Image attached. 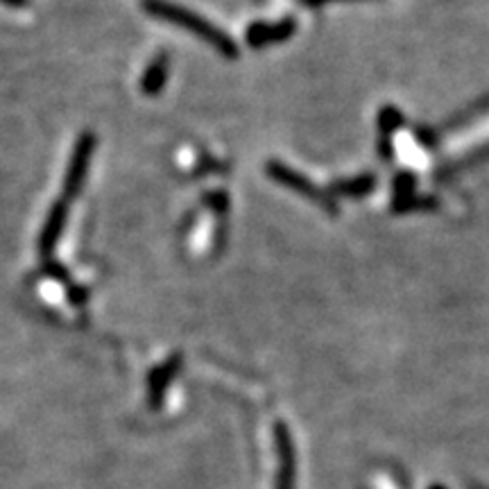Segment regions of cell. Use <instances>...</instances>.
Segmentation results:
<instances>
[{
    "label": "cell",
    "instance_id": "4",
    "mask_svg": "<svg viewBox=\"0 0 489 489\" xmlns=\"http://www.w3.org/2000/svg\"><path fill=\"white\" fill-rule=\"evenodd\" d=\"M63 223H66V204H57V207L50 211V218L46 223L44 233H41V252L50 254L55 249L59 240V233H62Z\"/></svg>",
    "mask_w": 489,
    "mask_h": 489
},
{
    "label": "cell",
    "instance_id": "8",
    "mask_svg": "<svg viewBox=\"0 0 489 489\" xmlns=\"http://www.w3.org/2000/svg\"><path fill=\"white\" fill-rule=\"evenodd\" d=\"M3 5L7 7H14V10H21V7H28L30 0H0Z\"/></svg>",
    "mask_w": 489,
    "mask_h": 489
},
{
    "label": "cell",
    "instance_id": "1",
    "mask_svg": "<svg viewBox=\"0 0 489 489\" xmlns=\"http://www.w3.org/2000/svg\"><path fill=\"white\" fill-rule=\"evenodd\" d=\"M141 5L148 14L156 16V19L161 21H168V23L173 25H180V28L198 34L199 39H204L207 44L218 48L224 57H236L238 50L227 34H224L223 30L215 28V25L208 23V21L202 19L199 14H195V12L186 10V7L181 5H174V3H170V0H143Z\"/></svg>",
    "mask_w": 489,
    "mask_h": 489
},
{
    "label": "cell",
    "instance_id": "3",
    "mask_svg": "<svg viewBox=\"0 0 489 489\" xmlns=\"http://www.w3.org/2000/svg\"><path fill=\"white\" fill-rule=\"evenodd\" d=\"M295 30V21H283V23L276 25H266V23H257L248 30V41L252 46H266L272 44V41H282L288 39Z\"/></svg>",
    "mask_w": 489,
    "mask_h": 489
},
{
    "label": "cell",
    "instance_id": "2",
    "mask_svg": "<svg viewBox=\"0 0 489 489\" xmlns=\"http://www.w3.org/2000/svg\"><path fill=\"white\" fill-rule=\"evenodd\" d=\"M93 155V136H84L82 141L75 148V155L71 159V165H68L66 173V184H63V199H71L82 186L84 177H87L89 164H91Z\"/></svg>",
    "mask_w": 489,
    "mask_h": 489
},
{
    "label": "cell",
    "instance_id": "7",
    "mask_svg": "<svg viewBox=\"0 0 489 489\" xmlns=\"http://www.w3.org/2000/svg\"><path fill=\"white\" fill-rule=\"evenodd\" d=\"M372 186H374L372 177H360V180H356L354 184H342L340 186V190L347 195H363V193H367Z\"/></svg>",
    "mask_w": 489,
    "mask_h": 489
},
{
    "label": "cell",
    "instance_id": "6",
    "mask_svg": "<svg viewBox=\"0 0 489 489\" xmlns=\"http://www.w3.org/2000/svg\"><path fill=\"white\" fill-rule=\"evenodd\" d=\"M165 73H168V57L161 55V57H156V62L148 68L146 80H143V91L150 93V96L152 93H159V89L164 87L165 82Z\"/></svg>",
    "mask_w": 489,
    "mask_h": 489
},
{
    "label": "cell",
    "instance_id": "9",
    "mask_svg": "<svg viewBox=\"0 0 489 489\" xmlns=\"http://www.w3.org/2000/svg\"><path fill=\"white\" fill-rule=\"evenodd\" d=\"M306 3H322V0H306Z\"/></svg>",
    "mask_w": 489,
    "mask_h": 489
},
{
    "label": "cell",
    "instance_id": "5",
    "mask_svg": "<svg viewBox=\"0 0 489 489\" xmlns=\"http://www.w3.org/2000/svg\"><path fill=\"white\" fill-rule=\"evenodd\" d=\"M270 173L274 174L276 180L282 181V184L291 186V189L299 190V193H304V195H310V198L320 199V193H317V190L313 189V186H310L308 181H306V180H301L299 174H295V173H292V170L283 168V165H279V164H274V165H270Z\"/></svg>",
    "mask_w": 489,
    "mask_h": 489
}]
</instances>
